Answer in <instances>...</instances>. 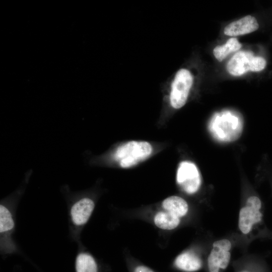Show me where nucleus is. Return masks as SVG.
Listing matches in <instances>:
<instances>
[{
	"instance_id": "obj_1",
	"label": "nucleus",
	"mask_w": 272,
	"mask_h": 272,
	"mask_svg": "<svg viewBox=\"0 0 272 272\" xmlns=\"http://www.w3.org/2000/svg\"><path fill=\"white\" fill-rule=\"evenodd\" d=\"M243 126V119L240 113L225 110L214 114L209 122L208 128L212 136L217 141L230 143L240 137Z\"/></svg>"
},
{
	"instance_id": "obj_2",
	"label": "nucleus",
	"mask_w": 272,
	"mask_h": 272,
	"mask_svg": "<svg viewBox=\"0 0 272 272\" xmlns=\"http://www.w3.org/2000/svg\"><path fill=\"white\" fill-rule=\"evenodd\" d=\"M153 150L152 146L148 142L131 141L116 147L109 157L120 167L128 168L147 159Z\"/></svg>"
},
{
	"instance_id": "obj_3",
	"label": "nucleus",
	"mask_w": 272,
	"mask_h": 272,
	"mask_svg": "<svg viewBox=\"0 0 272 272\" xmlns=\"http://www.w3.org/2000/svg\"><path fill=\"white\" fill-rule=\"evenodd\" d=\"M266 65V61L263 57L255 56L251 51H241L229 60L226 69L231 75L240 76L249 71H261Z\"/></svg>"
},
{
	"instance_id": "obj_4",
	"label": "nucleus",
	"mask_w": 272,
	"mask_h": 272,
	"mask_svg": "<svg viewBox=\"0 0 272 272\" xmlns=\"http://www.w3.org/2000/svg\"><path fill=\"white\" fill-rule=\"evenodd\" d=\"M261 201L258 196L252 195L247 198L245 206L239 213L238 228L242 234H248L253 227L261 221Z\"/></svg>"
},
{
	"instance_id": "obj_5",
	"label": "nucleus",
	"mask_w": 272,
	"mask_h": 272,
	"mask_svg": "<svg viewBox=\"0 0 272 272\" xmlns=\"http://www.w3.org/2000/svg\"><path fill=\"white\" fill-rule=\"evenodd\" d=\"M192 84L193 77L188 70L181 69L177 72L170 94V102L173 108L179 109L185 105Z\"/></svg>"
},
{
	"instance_id": "obj_6",
	"label": "nucleus",
	"mask_w": 272,
	"mask_h": 272,
	"mask_svg": "<svg viewBox=\"0 0 272 272\" xmlns=\"http://www.w3.org/2000/svg\"><path fill=\"white\" fill-rule=\"evenodd\" d=\"M176 182L187 194L196 193L201 183L200 174L196 165L189 161L181 162L177 170Z\"/></svg>"
},
{
	"instance_id": "obj_7",
	"label": "nucleus",
	"mask_w": 272,
	"mask_h": 272,
	"mask_svg": "<svg viewBox=\"0 0 272 272\" xmlns=\"http://www.w3.org/2000/svg\"><path fill=\"white\" fill-rule=\"evenodd\" d=\"M95 208V202L90 197L83 196L73 205L70 214L73 223L82 226L89 220Z\"/></svg>"
},
{
	"instance_id": "obj_8",
	"label": "nucleus",
	"mask_w": 272,
	"mask_h": 272,
	"mask_svg": "<svg viewBox=\"0 0 272 272\" xmlns=\"http://www.w3.org/2000/svg\"><path fill=\"white\" fill-rule=\"evenodd\" d=\"M258 27L256 19L248 15L228 24L224 28V33L227 36H237L252 33Z\"/></svg>"
},
{
	"instance_id": "obj_9",
	"label": "nucleus",
	"mask_w": 272,
	"mask_h": 272,
	"mask_svg": "<svg viewBox=\"0 0 272 272\" xmlns=\"http://www.w3.org/2000/svg\"><path fill=\"white\" fill-rule=\"evenodd\" d=\"M174 266L184 272L197 271L203 266L200 256L192 251H186L179 254L174 262Z\"/></svg>"
},
{
	"instance_id": "obj_10",
	"label": "nucleus",
	"mask_w": 272,
	"mask_h": 272,
	"mask_svg": "<svg viewBox=\"0 0 272 272\" xmlns=\"http://www.w3.org/2000/svg\"><path fill=\"white\" fill-rule=\"evenodd\" d=\"M162 208L180 218L185 216L188 211V205L180 196L172 195L165 198L162 203Z\"/></svg>"
},
{
	"instance_id": "obj_11",
	"label": "nucleus",
	"mask_w": 272,
	"mask_h": 272,
	"mask_svg": "<svg viewBox=\"0 0 272 272\" xmlns=\"http://www.w3.org/2000/svg\"><path fill=\"white\" fill-rule=\"evenodd\" d=\"M155 225L164 230H172L177 227L180 223V218L166 211L157 213L154 218Z\"/></svg>"
},
{
	"instance_id": "obj_12",
	"label": "nucleus",
	"mask_w": 272,
	"mask_h": 272,
	"mask_svg": "<svg viewBox=\"0 0 272 272\" xmlns=\"http://www.w3.org/2000/svg\"><path fill=\"white\" fill-rule=\"evenodd\" d=\"M241 47V44L236 38H231L225 44L216 46L213 53L219 61H222L230 53L239 50Z\"/></svg>"
},
{
	"instance_id": "obj_13",
	"label": "nucleus",
	"mask_w": 272,
	"mask_h": 272,
	"mask_svg": "<svg viewBox=\"0 0 272 272\" xmlns=\"http://www.w3.org/2000/svg\"><path fill=\"white\" fill-rule=\"evenodd\" d=\"M76 272H97L98 266L94 257L88 253H81L76 260Z\"/></svg>"
},
{
	"instance_id": "obj_14",
	"label": "nucleus",
	"mask_w": 272,
	"mask_h": 272,
	"mask_svg": "<svg viewBox=\"0 0 272 272\" xmlns=\"http://www.w3.org/2000/svg\"><path fill=\"white\" fill-rule=\"evenodd\" d=\"M14 227L15 223L11 212L3 205H1L0 233L1 237L9 235Z\"/></svg>"
},
{
	"instance_id": "obj_15",
	"label": "nucleus",
	"mask_w": 272,
	"mask_h": 272,
	"mask_svg": "<svg viewBox=\"0 0 272 272\" xmlns=\"http://www.w3.org/2000/svg\"><path fill=\"white\" fill-rule=\"evenodd\" d=\"M133 272H155L153 269L150 267L144 265H139L137 266Z\"/></svg>"
},
{
	"instance_id": "obj_16",
	"label": "nucleus",
	"mask_w": 272,
	"mask_h": 272,
	"mask_svg": "<svg viewBox=\"0 0 272 272\" xmlns=\"http://www.w3.org/2000/svg\"><path fill=\"white\" fill-rule=\"evenodd\" d=\"M236 272H255L252 269L250 268H242L238 269Z\"/></svg>"
}]
</instances>
